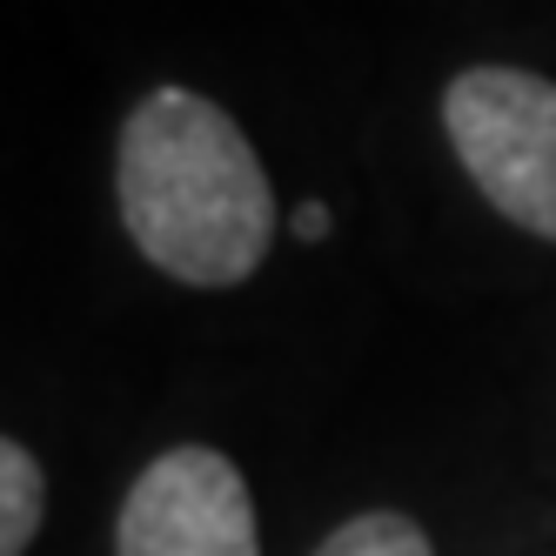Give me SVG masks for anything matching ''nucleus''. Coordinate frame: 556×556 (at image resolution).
Segmentation results:
<instances>
[{
	"label": "nucleus",
	"instance_id": "39448f33",
	"mask_svg": "<svg viewBox=\"0 0 556 556\" xmlns=\"http://www.w3.org/2000/svg\"><path fill=\"white\" fill-rule=\"evenodd\" d=\"M315 556H435V549H429L416 516H403V509H363V516H349L342 530H329L323 543H315Z\"/></svg>",
	"mask_w": 556,
	"mask_h": 556
},
{
	"label": "nucleus",
	"instance_id": "f257e3e1",
	"mask_svg": "<svg viewBox=\"0 0 556 556\" xmlns=\"http://www.w3.org/2000/svg\"><path fill=\"white\" fill-rule=\"evenodd\" d=\"M114 208L141 262L188 289H242L275 242V188L255 141L194 88H154L128 108Z\"/></svg>",
	"mask_w": 556,
	"mask_h": 556
},
{
	"label": "nucleus",
	"instance_id": "423d86ee",
	"mask_svg": "<svg viewBox=\"0 0 556 556\" xmlns=\"http://www.w3.org/2000/svg\"><path fill=\"white\" fill-rule=\"evenodd\" d=\"M295 235H302V242H323V235H329V208L323 202H302L295 208Z\"/></svg>",
	"mask_w": 556,
	"mask_h": 556
},
{
	"label": "nucleus",
	"instance_id": "20e7f679",
	"mask_svg": "<svg viewBox=\"0 0 556 556\" xmlns=\"http://www.w3.org/2000/svg\"><path fill=\"white\" fill-rule=\"evenodd\" d=\"M41 516H48V476L21 435H8L0 443V556H27Z\"/></svg>",
	"mask_w": 556,
	"mask_h": 556
},
{
	"label": "nucleus",
	"instance_id": "f03ea898",
	"mask_svg": "<svg viewBox=\"0 0 556 556\" xmlns=\"http://www.w3.org/2000/svg\"><path fill=\"white\" fill-rule=\"evenodd\" d=\"M443 135L503 222L556 242V81L503 61L463 67L443 88Z\"/></svg>",
	"mask_w": 556,
	"mask_h": 556
},
{
	"label": "nucleus",
	"instance_id": "7ed1b4c3",
	"mask_svg": "<svg viewBox=\"0 0 556 556\" xmlns=\"http://www.w3.org/2000/svg\"><path fill=\"white\" fill-rule=\"evenodd\" d=\"M114 556H262L249 476L208 443L162 450L122 496Z\"/></svg>",
	"mask_w": 556,
	"mask_h": 556
}]
</instances>
